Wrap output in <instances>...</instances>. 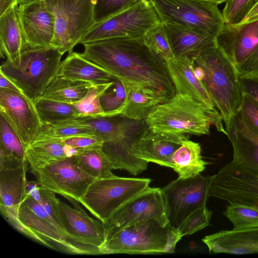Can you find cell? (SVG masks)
Returning a JSON list of instances; mask_svg holds the SVG:
<instances>
[{"label":"cell","mask_w":258,"mask_h":258,"mask_svg":"<svg viewBox=\"0 0 258 258\" xmlns=\"http://www.w3.org/2000/svg\"><path fill=\"white\" fill-rule=\"evenodd\" d=\"M81 55L122 82L133 84L161 103L176 94L166 61L143 38L119 37L83 44Z\"/></svg>","instance_id":"obj_1"},{"label":"cell","mask_w":258,"mask_h":258,"mask_svg":"<svg viewBox=\"0 0 258 258\" xmlns=\"http://www.w3.org/2000/svg\"><path fill=\"white\" fill-rule=\"evenodd\" d=\"M152 131L201 136L209 135L211 126L226 135L223 118L215 108L207 107L187 95L176 93L159 104L145 119Z\"/></svg>","instance_id":"obj_2"},{"label":"cell","mask_w":258,"mask_h":258,"mask_svg":"<svg viewBox=\"0 0 258 258\" xmlns=\"http://www.w3.org/2000/svg\"><path fill=\"white\" fill-rule=\"evenodd\" d=\"M192 59L202 69V82L227 126L242 101L235 66L217 44Z\"/></svg>","instance_id":"obj_3"},{"label":"cell","mask_w":258,"mask_h":258,"mask_svg":"<svg viewBox=\"0 0 258 258\" xmlns=\"http://www.w3.org/2000/svg\"><path fill=\"white\" fill-rule=\"evenodd\" d=\"M167 220L150 218L124 227L99 247L100 254L173 253L181 239Z\"/></svg>","instance_id":"obj_4"},{"label":"cell","mask_w":258,"mask_h":258,"mask_svg":"<svg viewBox=\"0 0 258 258\" xmlns=\"http://www.w3.org/2000/svg\"><path fill=\"white\" fill-rule=\"evenodd\" d=\"M62 55L51 46H26L15 64L7 60L2 64L0 73L34 102L57 74Z\"/></svg>","instance_id":"obj_5"},{"label":"cell","mask_w":258,"mask_h":258,"mask_svg":"<svg viewBox=\"0 0 258 258\" xmlns=\"http://www.w3.org/2000/svg\"><path fill=\"white\" fill-rule=\"evenodd\" d=\"M9 223L21 233L52 249L71 254H100L98 247L67 239L43 206L29 195L26 194L15 217Z\"/></svg>","instance_id":"obj_6"},{"label":"cell","mask_w":258,"mask_h":258,"mask_svg":"<svg viewBox=\"0 0 258 258\" xmlns=\"http://www.w3.org/2000/svg\"><path fill=\"white\" fill-rule=\"evenodd\" d=\"M54 17L55 32L50 46L60 52L73 51L74 47L95 24L96 0H45Z\"/></svg>","instance_id":"obj_7"},{"label":"cell","mask_w":258,"mask_h":258,"mask_svg":"<svg viewBox=\"0 0 258 258\" xmlns=\"http://www.w3.org/2000/svg\"><path fill=\"white\" fill-rule=\"evenodd\" d=\"M150 182V178L115 175L95 179L79 202L104 222L124 203L147 188Z\"/></svg>","instance_id":"obj_8"},{"label":"cell","mask_w":258,"mask_h":258,"mask_svg":"<svg viewBox=\"0 0 258 258\" xmlns=\"http://www.w3.org/2000/svg\"><path fill=\"white\" fill-rule=\"evenodd\" d=\"M161 23L150 2L141 0L108 19L95 24L79 44L119 37L142 38Z\"/></svg>","instance_id":"obj_9"},{"label":"cell","mask_w":258,"mask_h":258,"mask_svg":"<svg viewBox=\"0 0 258 258\" xmlns=\"http://www.w3.org/2000/svg\"><path fill=\"white\" fill-rule=\"evenodd\" d=\"M162 23L209 33L216 37L225 22L217 4L197 0H148Z\"/></svg>","instance_id":"obj_10"},{"label":"cell","mask_w":258,"mask_h":258,"mask_svg":"<svg viewBox=\"0 0 258 258\" xmlns=\"http://www.w3.org/2000/svg\"><path fill=\"white\" fill-rule=\"evenodd\" d=\"M215 175L178 177L161 189L170 226L178 229L194 211L206 205Z\"/></svg>","instance_id":"obj_11"},{"label":"cell","mask_w":258,"mask_h":258,"mask_svg":"<svg viewBox=\"0 0 258 258\" xmlns=\"http://www.w3.org/2000/svg\"><path fill=\"white\" fill-rule=\"evenodd\" d=\"M210 195L258 209V170L233 161L226 164L215 174Z\"/></svg>","instance_id":"obj_12"},{"label":"cell","mask_w":258,"mask_h":258,"mask_svg":"<svg viewBox=\"0 0 258 258\" xmlns=\"http://www.w3.org/2000/svg\"><path fill=\"white\" fill-rule=\"evenodd\" d=\"M31 172L42 186L79 203L95 180L81 169L74 156L56 160Z\"/></svg>","instance_id":"obj_13"},{"label":"cell","mask_w":258,"mask_h":258,"mask_svg":"<svg viewBox=\"0 0 258 258\" xmlns=\"http://www.w3.org/2000/svg\"><path fill=\"white\" fill-rule=\"evenodd\" d=\"M148 128L145 120L132 119L123 115L118 135L104 142L101 147L113 169L125 170L137 175L147 168L148 162L137 158L135 148Z\"/></svg>","instance_id":"obj_14"},{"label":"cell","mask_w":258,"mask_h":258,"mask_svg":"<svg viewBox=\"0 0 258 258\" xmlns=\"http://www.w3.org/2000/svg\"><path fill=\"white\" fill-rule=\"evenodd\" d=\"M150 218L167 220L161 188L149 186L124 203L103 222L105 241L127 225Z\"/></svg>","instance_id":"obj_15"},{"label":"cell","mask_w":258,"mask_h":258,"mask_svg":"<svg viewBox=\"0 0 258 258\" xmlns=\"http://www.w3.org/2000/svg\"><path fill=\"white\" fill-rule=\"evenodd\" d=\"M0 113L25 149L36 139L42 127L34 103L21 92L0 88Z\"/></svg>","instance_id":"obj_16"},{"label":"cell","mask_w":258,"mask_h":258,"mask_svg":"<svg viewBox=\"0 0 258 258\" xmlns=\"http://www.w3.org/2000/svg\"><path fill=\"white\" fill-rule=\"evenodd\" d=\"M28 162L13 154L0 153V210L9 222L26 195Z\"/></svg>","instance_id":"obj_17"},{"label":"cell","mask_w":258,"mask_h":258,"mask_svg":"<svg viewBox=\"0 0 258 258\" xmlns=\"http://www.w3.org/2000/svg\"><path fill=\"white\" fill-rule=\"evenodd\" d=\"M66 198L74 208L59 201V215L65 237L73 242L99 248L105 240L104 223L90 217L75 199L69 197Z\"/></svg>","instance_id":"obj_18"},{"label":"cell","mask_w":258,"mask_h":258,"mask_svg":"<svg viewBox=\"0 0 258 258\" xmlns=\"http://www.w3.org/2000/svg\"><path fill=\"white\" fill-rule=\"evenodd\" d=\"M216 41L236 68L258 47V16L236 25L225 23Z\"/></svg>","instance_id":"obj_19"},{"label":"cell","mask_w":258,"mask_h":258,"mask_svg":"<svg viewBox=\"0 0 258 258\" xmlns=\"http://www.w3.org/2000/svg\"><path fill=\"white\" fill-rule=\"evenodd\" d=\"M18 13L27 46H50L54 35L55 22L45 0L19 5Z\"/></svg>","instance_id":"obj_20"},{"label":"cell","mask_w":258,"mask_h":258,"mask_svg":"<svg viewBox=\"0 0 258 258\" xmlns=\"http://www.w3.org/2000/svg\"><path fill=\"white\" fill-rule=\"evenodd\" d=\"M188 135L155 132L149 128L137 143L136 156L148 162L173 168L172 156Z\"/></svg>","instance_id":"obj_21"},{"label":"cell","mask_w":258,"mask_h":258,"mask_svg":"<svg viewBox=\"0 0 258 258\" xmlns=\"http://www.w3.org/2000/svg\"><path fill=\"white\" fill-rule=\"evenodd\" d=\"M233 148V161L258 170V133L237 111L225 127Z\"/></svg>","instance_id":"obj_22"},{"label":"cell","mask_w":258,"mask_h":258,"mask_svg":"<svg viewBox=\"0 0 258 258\" xmlns=\"http://www.w3.org/2000/svg\"><path fill=\"white\" fill-rule=\"evenodd\" d=\"M203 242L209 252L236 254L258 253V226L221 230L206 236Z\"/></svg>","instance_id":"obj_23"},{"label":"cell","mask_w":258,"mask_h":258,"mask_svg":"<svg viewBox=\"0 0 258 258\" xmlns=\"http://www.w3.org/2000/svg\"><path fill=\"white\" fill-rule=\"evenodd\" d=\"M162 23L175 57L193 58L217 44L216 37L207 32L169 23Z\"/></svg>","instance_id":"obj_24"},{"label":"cell","mask_w":258,"mask_h":258,"mask_svg":"<svg viewBox=\"0 0 258 258\" xmlns=\"http://www.w3.org/2000/svg\"><path fill=\"white\" fill-rule=\"evenodd\" d=\"M166 63L176 93L187 95L207 107H215L205 85L195 74L193 59L175 57Z\"/></svg>","instance_id":"obj_25"},{"label":"cell","mask_w":258,"mask_h":258,"mask_svg":"<svg viewBox=\"0 0 258 258\" xmlns=\"http://www.w3.org/2000/svg\"><path fill=\"white\" fill-rule=\"evenodd\" d=\"M19 5L0 16V50L2 57L15 64L27 45L18 13Z\"/></svg>","instance_id":"obj_26"},{"label":"cell","mask_w":258,"mask_h":258,"mask_svg":"<svg viewBox=\"0 0 258 258\" xmlns=\"http://www.w3.org/2000/svg\"><path fill=\"white\" fill-rule=\"evenodd\" d=\"M57 75L72 80L89 82L94 85L109 83L114 77L81 53L73 51L61 61Z\"/></svg>","instance_id":"obj_27"},{"label":"cell","mask_w":258,"mask_h":258,"mask_svg":"<svg viewBox=\"0 0 258 258\" xmlns=\"http://www.w3.org/2000/svg\"><path fill=\"white\" fill-rule=\"evenodd\" d=\"M89 82L72 80L55 75L39 98H46L70 104L81 100L93 86Z\"/></svg>","instance_id":"obj_28"},{"label":"cell","mask_w":258,"mask_h":258,"mask_svg":"<svg viewBox=\"0 0 258 258\" xmlns=\"http://www.w3.org/2000/svg\"><path fill=\"white\" fill-rule=\"evenodd\" d=\"M172 162V168L183 178L200 174L210 164L203 159L200 145L188 139L174 153Z\"/></svg>","instance_id":"obj_29"},{"label":"cell","mask_w":258,"mask_h":258,"mask_svg":"<svg viewBox=\"0 0 258 258\" xmlns=\"http://www.w3.org/2000/svg\"><path fill=\"white\" fill-rule=\"evenodd\" d=\"M25 156L31 171L67 157L61 141L47 139H36L25 148Z\"/></svg>","instance_id":"obj_30"},{"label":"cell","mask_w":258,"mask_h":258,"mask_svg":"<svg viewBox=\"0 0 258 258\" xmlns=\"http://www.w3.org/2000/svg\"><path fill=\"white\" fill-rule=\"evenodd\" d=\"M122 82V81H121ZM126 97L120 114L135 120H145L161 103L155 97L130 83L122 82Z\"/></svg>","instance_id":"obj_31"},{"label":"cell","mask_w":258,"mask_h":258,"mask_svg":"<svg viewBox=\"0 0 258 258\" xmlns=\"http://www.w3.org/2000/svg\"><path fill=\"white\" fill-rule=\"evenodd\" d=\"M122 117L121 114L113 116H79L58 121L53 125L64 124L85 126L91 128L97 137L105 142L113 139L118 135Z\"/></svg>","instance_id":"obj_32"},{"label":"cell","mask_w":258,"mask_h":258,"mask_svg":"<svg viewBox=\"0 0 258 258\" xmlns=\"http://www.w3.org/2000/svg\"><path fill=\"white\" fill-rule=\"evenodd\" d=\"M74 156L81 169L95 179L114 175L112 164L101 148L85 150Z\"/></svg>","instance_id":"obj_33"},{"label":"cell","mask_w":258,"mask_h":258,"mask_svg":"<svg viewBox=\"0 0 258 258\" xmlns=\"http://www.w3.org/2000/svg\"><path fill=\"white\" fill-rule=\"evenodd\" d=\"M34 103L43 125H52L58 121L79 116L73 104L46 98H39Z\"/></svg>","instance_id":"obj_34"},{"label":"cell","mask_w":258,"mask_h":258,"mask_svg":"<svg viewBox=\"0 0 258 258\" xmlns=\"http://www.w3.org/2000/svg\"><path fill=\"white\" fill-rule=\"evenodd\" d=\"M126 92L122 82L114 77L112 85L100 97V102L104 112L103 116L119 115L122 110Z\"/></svg>","instance_id":"obj_35"},{"label":"cell","mask_w":258,"mask_h":258,"mask_svg":"<svg viewBox=\"0 0 258 258\" xmlns=\"http://www.w3.org/2000/svg\"><path fill=\"white\" fill-rule=\"evenodd\" d=\"M76 137H96L95 132L85 126L64 124L42 125L36 139L62 140Z\"/></svg>","instance_id":"obj_36"},{"label":"cell","mask_w":258,"mask_h":258,"mask_svg":"<svg viewBox=\"0 0 258 258\" xmlns=\"http://www.w3.org/2000/svg\"><path fill=\"white\" fill-rule=\"evenodd\" d=\"M232 223L233 228L258 226V209L241 204H231L223 212Z\"/></svg>","instance_id":"obj_37"},{"label":"cell","mask_w":258,"mask_h":258,"mask_svg":"<svg viewBox=\"0 0 258 258\" xmlns=\"http://www.w3.org/2000/svg\"><path fill=\"white\" fill-rule=\"evenodd\" d=\"M112 83L113 80L109 83L92 86L84 98L73 104L79 112V116H103L100 97Z\"/></svg>","instance_id":"obj_38"},{"label":"cell","mask_w":258,"mask_h":258,"mask_svg":"<svg viewBox=\"0 0 258 258\" xmlns=\"http://www.w3.org/2000/svg\"><path fill=\"white\" fill-rule=\"evenodd\" d=\"M143 40L150 49L166 61L171 60L175 57L162 23L149 31L143 37Z\"/></svg>","instance_id":"obj_39"},{"label":"cell","mask_w":258,"mask_h":258,"mask_svg":"<svg viewBox=\"0 0 258 258\" xmlns=\"http://www.w3.org/2000/svg\"><path fill=\"white\" fill-rule=\"evenodd\" d=\"M0 153L13 154L25 158V148L20 140L2 115L0 117Z\"/></svg>","instance_id":"obj_40"},{"label":"cell","mask_w":258,"mask_h":258,"mask_svg":"<svg viewBox=\"0 0 258 258\" xmlns=\"http://www.w3.org/2000/svg\"><path fill=\"white\" fill-rule=\"evenodd\" d=\"M141 0H96L94 8L95 24L102 22Z\"/></svg>","instance_id":"obj_41"},{"label":"cell","mask_w":258,"mask_h":258,"mask_svg":"<svg viewBox=\"0 0 258 258\" xmlns=\"http://www.w3.org/2000/svg\"><path fill=\"white\" fill-rule=\"evenodd\" d=\"M212 212L206 206L199 208L190 214L178 229L179 235H188L199 231L210 224Z\"/></svg>","instance_id":"obj_42"},{"label":"cell","mask_w":258,"mask_h":258,"mask_svg":"<svg viewBox=\"0 0 258 258\" xmlns=\"http://www.w3.org/2000/svg\"><path fill=\"white\" fill-rule=\"evenodd\" d=\"M254 0H228L222 11L225 23H241L253 5Z\"/></svg>","instance_id":"obj_43"},{"label":"cell","mask_w":258,"mask_h":258,"mask_svg":"<svg viewBox=\"0 0 258 258\" xmlns=\"http://www.w3.org/2000/svg\"><path fill=\"white\" fill-rule=\"evenodd\" d=\"M39 194L40 199L39 203L43 206L57 227L64 235L58 209L59 200L56 198V193L44 188L40 184Z\"/></svg>","instance_id":"obj_44"},{"label":"cell","mask_w":258,"mask_h":258,"mask_svg":"<svg viewBox=\"0 0 258 258\" xmlns=\"http://www.w3.org/2000/svg\"><path fill=\"white\" fill-rule=\"evenodd\" d=\"M242 93L241 103L238 111L258 133V102L248 94Z\"/></svg>","instance_id":"obj_45"},{"label":"cell","mask_w":258,"mask_h":258,"mask_svg":"<svg viewBox=\"0 0 258 258\" xmlns=\"http://www.w3.org/2000/svg\"><path fill=\"white\" fill-rule=\"evenodd\" d=\"M61 142L64 145L81 150L101 148L104 143L102 140L96 137H76L62 140Z\"/></svg>","instance_id":"obj_46"},{"label":"cell","mask_w":258,"mask_h":258,"mask_svg":"<svg viewBox=\"0 0 258 258\" xmlns=\"http://www.w3.org/2000/svg\"><path fill=\"white\" fill-rule=\"evenodd\" d=\"M238 76L242 93L248 94L258 102V74Z\"/></svg>","instance_id":"obj_47"},{"label":"cell","mask_w":258,"mask_h":258,"mask_svg":"<svg viewBox=\"0 0 258 258\" xmlns=\"http://www.w3.org/2000/svg\"><path fill=\"white\" fill-rule=\"evenodd\" d=\"M238 75L245 76L258 74V47L244 62L236 68Z\"/></svg>","instance_id":"obj_48"},{"label":"cell","mask_w":258,"mask_h":258,"mask_svg":"<svg viewBox=\"0 0 258 258\" xmlns=\"http://www.w3.org/2000/svg\"><path fill=\"white\" fill-rule=\"evenodd\" d=\"M19 0H0V16L19 5Z\"/></svg>","instance_id":"obj_49"},{"label":"cell","mask_w":258,"mask_h":258,"mask_svg":"<svg viewBox=\"0 0 258 258\" xmlns=\"http://www.w3.org/2000/svg\"><path fill=\"white\" fill-rule=\"evenodd\" d=\"M0 88L8 89L21 92L15 85L1 73H0Z\"/></svg>","instance_id":"obj_50"},{"label":"cell","mask_w":258,"mask_h":258,"mask_svg":"<svg viewBox=\"0 0 258 258\" xmlns=\"http://www.w3.org/2000/svg\"><path fill=\"white\" fill-rule=\"evenodd\" d=\"M257 16H258V0H254L253 6L241 23L250 20Z\"/></svg>","instance_id":"obj_51"},{"label":"cell","mask_w":258,"mask_h":258,"mask_svg":"<svg viewBox=\"0 0 258 258\" xmlns=\"http://www.w3.org/2000/svg\"><path fill=\"white\" fill-rule=\"evenodd\" d=\"M197 1L211 2V3L216 4L217 5H219L222 3L226 2L228 0H197Z\"/></svg>","instance_id":"obj_52"},{"label":"cell","mask_w":258,"mask_h":258,"mask_svg":"<svg viewBox=\"0 0 258 258\" xmlns=\"http://www.w3.org/2000/svg\"><path fill=\"white\" fill-rule=\"evenodd\" d=\"M42 0H19V5H23L26 4L30 3L32 2L39 1Z\"/></svg>","instance_id":"obj_53"}]
</instances>
